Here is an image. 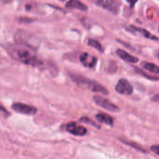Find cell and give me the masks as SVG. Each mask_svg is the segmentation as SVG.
Returning a JSON list of instances; mask_svg holds the SVG:
<instances>
[{
  "mask_svg": "<svg viewBox=\"0 0 159 159\" xmlns=\"http://www.w3.org/2000/svg\"><path fill=\"white\" fill-rule=\"evenodd\" d=\"M8 53L11 55L13 59L24 64L33 65V66H38L42 64V61L32 51L20 46H17V47L14 46L8 48Z\"/></svg>",
  "mask_w": 159,
  "mask_h": 159,
  "instance_id": "cell-1",
  "label": "cell"
},
{
  "mask_svg": "<svg viewBox=\"0 0 159 159\" xmlns=\"http://www.w3.org/2000/svg\"><path fill=\"white\" fill-rule=\"evenodd\" d=\"M71 77L75 83H76L79 87L90 89L94 92H99L102 94H108V90L101 84L97 83L96 81L90 80L87 77L78 75H71Z\"/></svg>",
  "mask_w": 159,
  "mask_h": 159,
  "instance_id": "cell-2",
  "label": "cell"
},
{
  "mask_svg": "<svg viewBox=\"0 0 159 159\" xmlns=\"http://www.w3.org/2000/svg\"><path fill=\"white\" fill-rule=\"evenodd\" d=\"M94 102H96V104H98L99 106L110 111V112H119V108L118 106H116L115 103H113L112 102H110L109 100L102 97V96H94L93 97Z\"/></svg>",
  "mask_w": 159,
  "mask_h": 159,
  "instance_id": "cell-3",
  "label": "cell"
},
{
  "mask_svg": "<svg viewBox=\"0 0 159 159\" xmlns=\"http://www.w3.org/2000/svg\"><path fill=\"white\" fill-rule=\"evenodd\" d=\"M12 109L20 114L23 115H28V116H33L37 113V109L32 105L21 103V102H16L12 104Z\"/></svg>",
  "mask_w": 159,
  "mask_h": 159,
  "instance_id": "cell-4",
  "label": "cell"
},
{
  "mask_svg": "<svg viewBox=\"0 0 159 159\" xmlns=\"http://www.w3.org/2000/svg\"><path fill=\"white\" fill-rule=\"evenodd\" d=\"M66 130L73 134V135H75V136H84L87 134V129L81 125H78L77 123L75 122H71V123H68L66 125Z\"/></svg>",
  "mask_w": 159,
  "mask_h": 159,
  "instance_id": "cell-5",
  "label": "cell"
},
{
  "mask_svg": "<svg viewBox=\"0 0 159 159\" xmlns=\"http://www.w3.org/2000/svg\"><path fill=\"white\" fill-rule=\"evenodd\" d=\"M116 90L119 94L130 95L133 92V88L127 79H120L116 86Z\"/></svg>",
  "mask_w": 159,
  "mask_h": 159,
  "instance_id": "cell-6",
  "label": "cell"
},
{
  "mask_svg": "<svg viewBox=\"0 0 159 159\" xmlns=\"http://www.w3.org/2000/svg\"><path fill=\"white\" fill-rule=\"evenodd\" d=\"M80 61L82 62V64L88 68H92L95 66L96 62H97V59L89 54V53H82L80 55Z\"/></svg>",
  "mask_w": 159,
  "mask_h": 159,
  "instance_id": "cell-7",
  "label": "cell"
},
{
  "mask_svg": "<svg viewBox=\"0 0 159 159\" xmlns=\"http://www.w3.org/2000/svg\"><path fill=\"white\" fill-rule=\"evenodd\" d=\"M98 4L114 13L118 11V3L116 0H98Z\"/></svg>",
  "mask_w": 159,
  "mask_h": 159,
  "instance_id": "cell-8",
  "label": "cell"
},
{
  "mask_svg": "<svg viewBox=\"0 0 159 159\" xmlns=\"http://www.w3.org/2000/svg\"><path fill=\"white\" fill-rule=\"evenodd\" d=\"M116 53L125 61H128V62H130V63H135V62H138V61H139V59L137 57H134V56L129 54L128 52H126L123 49H117Z\"/></svg>",
  "mask_w": 159,
  "mask_h": 159,
  "instance_id": "cell-9",
  "label": "cell"
},
{
  "mask_svg": "<svg viewBox=\"0 0 159 159\" xmlns=\"http://www.w3.org/2000/svg\"><path fill=\"white\" fill-rule=\"evenodd\" d=\"M129 29V31H131V32H134V33H138L140 34H142L143 36L146 37V38H149V39H153V40H157V37L154 34H152L151 33H149L147 30L145 29H143V28H138V27H135V26H130Z\"/></svg>",
  "mask_w": 159,
  "mask_h": 159,
  "instance_id": "cell-10",
  "label": "cell"
},
{
  "mask_svg": "<svg viewBox=\"0 0 159 159\" xmlns=\"http://www.w3.org/2000/svg\"><path fill=\"white\" fill-rule=\"evenodd\" d=\"M66 7L67 8H75V9H79L82 11H86L88 9L87 6L80 2L79 0H70L66 3Z\"/></svg>",
  "mask_w": 159,
  "mask_h": 159,
  "instance_id": "cell-11",
  "label": "cell"
},
{
  "mask_svg": "<svg viewBox=\"0 0 159 159\" xmlns=\"http://www.w3.org/2000/svg\"><path fill=\"white\" fill-rule=\"evenodd\" d=\"M96 118L101 123H103V124H106V125H109V126H113V124H114L113 117L111 116L107 115V114H104V113L97 114L96 115Z\"/></svg>",
  "mask_w": 159,
  "mask_h": 159,
  "instance_id": "cell-12",
  "label": "cell"
},
{
  "mask_svg": "<svg viewBox=\"0 0 159 159\" xmlns=\"http://www.w3.org/2000/svg\"><path fill=\"white\" fill-rule=\"evenodd\" d=\"M142 67L149 72H151L152 74H155V75H158L159 74V67L155 64V63H151V62H143L142 63Z\"/></svg>",
  "mask_w": 159,
  "mask_h": 159,
  "instance_id": "cell-13",
  "label": "cell"
},
{
  "mask_svg": "<svg viewBox=\"0 0 159 159\" xmlns=\"http://www.w3.org/2000/svg\"><path fill=\"white\" fill-rule=\"evenodd\" d=\"M120 141L122 142V143H126L127 145H129V146H131V147H133V148H135V149H137V150H139V151H141V152H143V153H147V151L144 149V148H143L140 144H138V143H133V142H130V141H127V140H124V139H120Z\"/></svg>",
  "mask_w": 159,
  "mask_h": 159,
  "instance_id": "cell-14",
  "label": "cell"
},
{
  "mask_svg": "<svg viewBox=\"0 0 159 159\" xmlns=\"http://www.w3.org/2000/svg\"><path fill=\"white\" fill-rule=\"evenodd\" d=\"M89 45L90 47H93V48H97L98 50H101V51L102 50V45L100 44V42H98V41L94 40V39H89Z\"/></svg>",
  "mask_w": 159,
  "mask_h": 159,
  "instance_id": "cell-15",
  "label": "cell"
},
{
  "mask_svg": "<svg viewBox=\"0 0 159 159\" xmlns=\"http://www.w3.org/2000/svg\"><path fill=\"white\" fill-rule=\"evenodd\" d=\"M151 151H152V152H154L156 155L159 156V145L158 144L152 145V146H151Z\"/></svg>",
  "mask_w": 159,
  "mask_h": 159,
  "instance_id": "cell-16",
  "label": "cell"
},
{
  "mask_svg": "<svg viewBox=\"0 0 159 159\" xmlns=\"http://www.w3.org/2000/svg\"><path fill=\"white\" fill-rule=\"evenodd\" d=\"M81 121H84V122H88V124H90V125H94V126L98 127L97 125H95V124H94V122H93V121L89 120V118H87V117H83V118H81Z\"/></svg>",
  "mask_w": 159,
  "mask_h": 159,
  "instance_id": "cell-17",
  "label": "cell"
},
{
  "mask_svg": "<svg viewBox=\"0 0 159 159\" xmlns=\"http://www.w3.org/2000/svg\"><path fill=\"white\" fill-rule=\"evenodd\" d=\"M127 1H128L131 6H134V5H135V3H136L138 0H127Z\"/></svg>",
  "mask_w": 159,
  "mask_h": 159,
  "instance_id": "cell-18",
  "label": "cell"
},
{
  "mask_svg": "<svg viewBox=\"0 0 159 159\" xmlns=\"http://www.w3.org/2000/svg\"><path fill=\"white\" fill-rule=\"evenodd\" d=\"M153 101L159 102V95H156L155 97H153Z\"/></svg>",
  "mask_w": 159,
  "mask_h": 159,
  "instance_id": "cell-19",
  "label": "cell"
},
{
  "mask_svg": "<svg viewBox=\"0 0 159 159\" xmlns=\"http://www.w3.org/2000/svg\"><path fill=\"white\" fill-rule=\"evenodd\" d=\"M0 110H1L2 112H4L5 114H7V111H6V110H5V109H4V108H3V107L1 106V105H0Z\"/></svg>",
  "mask_w": 159,
  "mask_h": 159,
  "instance_id": "cell-20",
  "label": "cell"
},
{
  "mask_svg": "<svg viewBox=\"0 0 159 159\" xmlns=\"http://www.w3.org/2000/svg\"><path fill=\"white\" fill-rule=\"evenodd\" d=\"M61 1H63V0H61Z\"/></svg>",
  "mask_w": 159,
  "mask_h": 159,
  "instance_id": "cell-21",
  "label": "cell"
},
{
  "mask_svg": "<svg viewBox=\"0 0 159 159\" xmlns=\"http://www.w3.org/2000/svg\"><path fill=\"white\" fill-rule=\"evenodd\" d=\"M158 31H159V29H158Z\"/></svg>",
  "mask_w": 159,
  "mask_h": 159,
  "instance_id": "cell-22",
  "label": "cell"
},
{
  "mask_svg": "<svg viewBox=\"0 0 159 159\" xmlns=\"http://www.w3.org/2000/svg\"><path fill=\"white\" fill-rule=\"evenodd\" d=\"M158 57H159V55H158Z\"/></svg>",
  "mask_w": 159,
  "mask_h": 159,
  "instance_id": "cell-23",
  "label": "cell"
}]
</instances>
